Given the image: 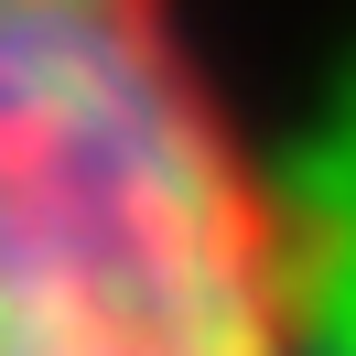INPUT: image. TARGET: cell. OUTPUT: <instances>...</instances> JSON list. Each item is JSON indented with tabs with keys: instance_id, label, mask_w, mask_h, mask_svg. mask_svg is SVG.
Returning <instances> with one entry per match:
<instances>
[{
	"instance_id": "cell-1",
	"label": "cell",
	"mask_w": 356,
	"mask_h": 356,
	"mask_svg": "<svg viewBox=\"0 0 356 356\" xmlns=\"http://www.w3.org/2000/svg\"><path fill=\"white\" fill-rule=\"evenodd\" d=\"M0 356H302L281 184L184 0H0Z\"/></svg>"
}]
</instances>
